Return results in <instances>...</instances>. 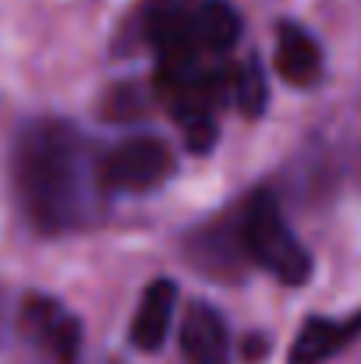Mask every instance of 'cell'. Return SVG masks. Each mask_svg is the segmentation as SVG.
Returning a JSON list of instances; mask_svg holds the SVG:
<instances>
[{
	"label": "cell",
	"mask_w": 361,
	"mask_h": 364,
	"mask_svg": "<svg viewBox=\"0 0 361 364\" xmlns=\"http://www.w3.org/2000/svg\"><path fill=\"white\" fill-rule=\"evenodd\" d=\"M188 7V0H142V11H138V32H145L152 21H159V18H170V14H177V11H184Z\"/></svg>",
	"instance_id": "10"
},
{
	"label": "cell",
	"mask_w": 361,
	"mask_h": 364,
	"mask_svg": "<svg viewBox=\"0 0 361 364\" xmlns=\"http://www.w3.org/2000/svg\"><path fill=\"white\" fill-rule=\"evenodd\" d=\"M21 333L53 364H75L82 354V322L61 301L32 294L21 304Z\"/></svg>",
	"instance_id": "4"
},
{
	"label": "cell",
	"mask_w": 361,
	"mask_h": 364,
	"mask_svg": "<svg viewBox=\"0 0 361 364\" xmlns=\"http://www.w3.org/2000/svg\"><path fill=\"white\" fill-rule=\"evenodd\" d=\"M358 336H361V311L347 315V318L312 315L298 329V336L291 343V354H287V364H326L330 358L344 354Z\"/></svg>",
	"instance_id": "5"
},
{
	"label": "cell",
	"mask_w": 361,
	"mask_h": 364,
	"mask_svg": "<svg viewBox=\"0 0 361 364\" xmlns=\"http://www.w3.org/2000/svg\"><path fill=\"white\" fill-rule=\"evenodd\" d=\"M174 173V152L156 134H131L117 141L107 156H100V181L103 191L142 195L159 188Z\"/></svg>",
	"instance_id": "3"
},
{
	"label": "cell",
	"mask_w": 361,
	"mask_h": 364,
	"mask_svg": "<svg viewBox=\"0 0 361 364\" xmlns=\"http://www.w3.org/2000/svg\"><path fill=\"white\" fill-rule=\"evenodd\" d=\"M177 308V283L174 279H152L138 301L135 322H131V343L145 354L159 350L167 333H170V318Z\"/></svg>",
	"instance_id": "8"
},
{
	"label": "cell",
	"mask_w": 361,
	"mask_h": 364,
	"mask_svg": "<svg viewBox=\"0 0 361 364\" xmlns=\"http://www.w3.org/2000/svg\"><path fill=\"white\" fill-rule=\"evenodd\" d=\"M238 241L244 258L262 265L280 283L301 287L312 279V251L294 237L291 223L283 220V209L269 191H251L241 205Z\"/></svg>",
	"instance_id": "2"
},
{
	"label": "cell",
	"mask_w": 361,
	"mask_h": 364,
	"mask_svg": "<svg viewBox=\"0 0 361 364\" xmlns=\"http://www.w3.org/2000/svg\"><path fill=\"white\" fill-rule=\"evenodd\" d=\"M181 350L192 364H227L231 340H227V322L224 315L206 304L192 301L181 322Z\"/></svg>",
	"instance_id": "7"
},
{
	"label": "cell",
	"mask_w": 361,
	"mask_h": 364,
	"mask_svg": "<svg viewBox=\"0 0 361 364\" xmlns=\"http://www.w3.org/2000/svg\"><path fill=\"white\" fill-rule=\"evenodd\" d=\"M14 191L43 237L89 227L100 213V159L89 138L64 121H32L14 141Z\"/></svg>",
	"instance_id": "1"
},
{
	"label": "cell",
	"mask_w": 361,
	"mask_h": 364,
	"mask_svg": "<svg viewBox=\"0 0 361 364\" xmlns=\"http://www.w3.org/2000/svg\"><path fill=\"white\" fill-rule=\"evenodd\" d=\"M276 75L294 89H312L323 78V46L294 21L276 25Z\"/></svg>",
	"instance_id": "6"
},
{
	"label": "cell",
	"mask_w": 361,
	"mask_h": 364,
	"mask_svg": "<svg viewBox=\"0 0 361 364\" xmlns=\"http://www.w3.org/2000/svg\"><path fill=\"white\" fill-rule=\"evenodd\" d=\"M234 103L244 117H262L266 103H269V82L266 71L258 68V60H248L234 78Z\"/></svg>",
	"instance_id": "9"
}]
</instances>
